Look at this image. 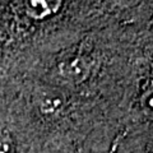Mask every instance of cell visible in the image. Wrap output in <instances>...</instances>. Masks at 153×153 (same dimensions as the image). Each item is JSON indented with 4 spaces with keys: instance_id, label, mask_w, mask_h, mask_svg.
I'll return each mask as SVG.
<instances>
[{
    "instance_id": "cell-1",
    "label": "cell",
    "mask_w": 153,
    "mask_h": 153,
    "mask_svg": "<svg viewBox=\"0 0 153 153\" xmlns=\"http://www.w3.org/2000/svg\"><path fill=\"white\" fill-rule=\"evenodd\" d=\"M9 138L10 137L8 133L0 130V153H14V148Z\"/></svg>"
}]
</instances>
